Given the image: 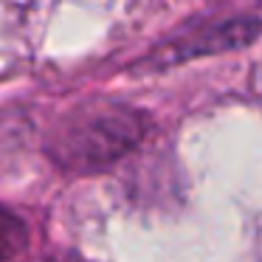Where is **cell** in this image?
I'll return each instance as SVG.
<instances>
[{"label":"cell","mask_w":262,"mask_h":262,"mask_svg":"<svg viewBox=\"0 0 262 262\" xmlns=\"http://www.w3.org/2000/svg\"><path fill=\"white\" fill-rule=\"evenodd\" d=\"M26 245V228L12 211L0 209V262H9L23 251Z\"/></svg>","instance_id":"6da1fadb"}]
</instances>
